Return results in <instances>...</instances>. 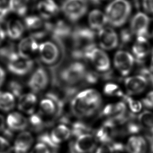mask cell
Segmentation results:
<instances>
[{"mask_svg": "<svg viewBox=\"0 0 153 153\" xmlns=\"http://www.w3.org/2000/svg\"><path fill=\"white\" fill-rule=\"evenodd\" d=\"M9 8L0 7V23L4 21L9 13Z\"/></svg>", "mask_w": 153, "mask_h": 153, "instance_id": "cell-43", "label": "cell"}, {"mask_svg": "<svg viewBox=\"0 0 153 153\" xmlns=\"http://www.w3.org/2000/svg\"><path fill=\"white\" fill-rule=\"evenodd\" d=\"M28 2L29 0H10L9 10L17 15L23 16L27 13Z\"/></svg>", "mask_w": 153, "mask_h": 153, "instance_id": "cell-28", "label": "cell"}, {"mask_svg": "<svg viewBox=\"0 0 153 153\" xmlns=\"http://www.w3.org/2000/svg\"><path fill=\"white\" fill-rule=\"evenodd\" d=\"M84 58L91 62L94 68L101 72L108 71L110 68V60L108 56L97 47H94L88 51Z\"/></svg>", "mask_w": 153, "mask_h": 153, "instance_id": "cell-7", "label": "cell"}, {"mask_svg": "<svg viewBox=\"0 0 153 153\" xmlns=\"http://www.w3.org/2000/svg\"><path fill=\"white\" fill-rule=\"evenodd\" d=\"M138 121L140 127L149 134V138L153 140V112L144 111L138 116Z\"/></svg>", "mask_w": 153, "mask_h": 153, "instance_id": "cell-26", "label": "cell"}, {"mask_svg": "<svg viewBox=\"0 0 153 153\" xmlns=\"http://www.w3.org/2000/svg\"><path fill=\"white\" fill-rule=\"evenodd\" d=\"M124 149L123 145L115 143H104L99 147L96 151V153H115L117 152H121Z\"/></svg>", "mask_w": 153, "mask_h": 153, "instance_id": "cell-32", "label": "cell"}, {"mask_svg": "<svg viewBox=\"0 0 153 153\" xmlns=\"http://www.w3.org/2000/svg\"><path fill=\"white\" fill-rule=\"evenodd\" d=\"M149 140H151V149H150V153H153V140H151L150 138H149Z\"/></svg>", "mask_w": 153, "mask_h": 153, "instance_id": "cell-49", "label": "cell"}, {"mask_svg": "<svg viewBox=\"0 0 153 153\" xmlns=\"http://www.w3.org/2000/svg\"><path fill=\"white\" fill-rule=\"evenodd\" d=\"M90 130L89 128L85 124L81 122H76L72 126V134L76 137H78L81 135L87 134Z\"/></svg>", "mask_w": 153, "mask_h": 153, "instance_id": "cell-34", "label": "cell"}, {"mask_svg": "<svg viewBox=\"0 0 153 153\" xmlns=\"http://www.w3.org/2000/svg\"><path fill=\"white\" fill-rule=\"evenodd\" d=\"M7 34L12 39H18L23 34V25L18 20H10L7 24Z\"/></svg>", "mask_w": 153, "mask_h": 153, "instance_id": "cell-27", "label": "cell"}, {"mask_svg": "<svg viewBox=\"0 0 153 153\" xmlns=\"http://www.w3.org/2000/svg\"><path fill=\"white\" fill-rule=\"evenodd\" d=\"M87 102L90 104L101 106L102 99L100 94L96 90L87 89L78 94Z\"/></svg>", "mask_w": 153, "mask_h": 153, "instance_id": "cell-29", "label": "cell"}, {"mask_svg": "<svg viewBox=\"0 0 153 153\" xmlns=\"http://www.w3.org/2000/svg\"><path fill=\"white\" fill-rule=\"evenodd\" d=\"M41 59L44 64L52 65L57 60L59 51L57 46L51 42L42 43L38 48Z\"/></svg>", "mask_w": 153, "mask_h": 153, "instance_id": "cell-13", "label": "cell"}, {"mask_svg": "<svg viewBox=\"0 0 153 153\" xmlns=\"http://www.w3.org/2000/svg\"><path fill=\"white\" fill-rule=\"evenodd\" d=\"M132 33L131 30H124L121 33V41L122 43L123 44H127V43L130 42V41L132 39Z\"/></svg>", "mask_w": 153, "mask_h": 153, "instance_id": "cell-41", "label": "cell"}, {"mask_svg": "<svg viewBox=\"0 0 153 153\" xmlns=\"http://www.w3.org/2000/svg\"><path fill=\"white\" fill-rule=\"evenodd\" d=\"M72 55L76 59L85 57V53L96 47L94 41L96 35L91 29L85 27H77L71 34Z\"/></svg>", "mask_w": 153, "mask_h": 153, "instance_id": "cell-1", "label": "cell"}, {"mask_svg": "<svg viewBox=\"0 0 153 153\" xmlns=\"http://www.w3.org/2000/svg\"><path fill=\"white\" fill-rule=\"evenodd\" d=\"M97 140L96 137L89 133L76 137L73 146V153H91L94 151Z\"/></svg>", "mask_w": 153, "mask_h": 153, "instance_id": "cell-12", "label": "cell"}, {"mask_svg": "<svg viewBox=\"0 0 153 153\" xmlns=\"http://www.w3.org/2000/svg\"><path fill=\"white\" fill-rule=\"evenodd\" d=\"M48 83V76L43 68H39L33 73L28 81V85L35 92L42 91Z\"/></svg>", "mask_w": 153, "mask_h": 153, "instance_id": "cell-15", "label": "cell"}, {"mask_svg": "<svg viewBox=\"0 0 153 153\" xmlns=\"http://www.w3.org/2000/svg\"><path fill=\"white\" fill-rule=\"evenodd\" d=\"M7 126L11 130L22 131L25 129L27 126V120L23 115L18 112L10 114L7 117Z\"/></svg>", "mask_w": 153, "mask_h": 153, "instance_id": "cell-24", "label": "cell"}, {"mask_svg": "<svg viewBox=\"0 0 153 153\" xmlns=\"http://www.w3.org/2000/svg\"><path fill=\"white\" fill-rule=\"evenodd\" d=\"M7 67L9 71L18 76H23L32 70L34 65L32 60L15 53L9 58Z\"/></svg>", "mask_w": 153, "mask_h": 153, "instance_id": "cell-6", "label": "cell"}, {"mask_svg": "<svg viewBox=\"0 0 153 153\" xmlns=\"http://www.w3.org/2000/svg\"><path fill=\"white\" fill-rule=\"evenodd\" d=\"M9 89L12 92L11 94L16 97L21 96L22 88L21 85L16 81H11L9 85Z\"/></svg>", "mask_w": 153, "mask_h": 153, "instance_id": "cell-36", "label": "cell"}, {"mask_svg": "<svg viewBox=\"0 0 153 153\" xmlns=\"http://www.w3.org/2000/svg\"><path fill=\"white\" fill-rule=\"evenodd\" d=\"M132 11V6L127 0H113L105 10L108 23L115 27L123 25Z\"/></svg>", "mask_w": 153, "mask_h": 153, "instance_id": "cell-2", "label": "cell"}, {"mask_svg": "<svg viewBox=\"0 0 153 153\" xmlns=\"http://www.w3.org/2000/svg\"><path fill=\"white\" fill-rule=\"evenodd\" d=\"M87 72L85 66L83 64L75 62L62 70L60 76L64 82L72 85L84 80Z\"/></svg>", "mask_w": 153, "mask_h": 153, "instance_id": "cell-4", "label": "cell"}, {"mask_svg": "<svg viewBox=\"0 0 153 153\" xmlns=\"http://www.w3.org/2000/svg\"><path fill=\"white\" fill-rule=\"evenodd\" d=\"M88 22L92 30H98L99 31L104 27L108 21L104 13L99 10L95 9L89 13Z\"/></svg>", "mask_w": 153, "mask_h": 153, "instance_id": "cell-21", "label": "cell"}, {"mask_svg": "<svg viewBox=\"0 0 153 153\" xmlns=\"http://www.w3.org/2000/svg\"><path fill=\"white\" fill-rule=\"evenodd\" d=\"M123 97L126 100V102L128 103L130 110L133 113L139 112L142 110V104L141 102L137 100H134L128 96L124 95Z\"/></svg>", "mask_w": 153, "mask_h": 153, "instance_id": "cell-35", "label": "cell"}, {"mask_svg": "<svg viewBox=\"0 0 153 153\" xmlns=\"http://www.w3.org/2000/svg\"><path fill=\"white\" fill-rule=\"evenodd\" d=\"M30 121L32 126L35 128H40L43 124V120L39 115L33 114L30 117Z\"/></svg>", "mask_w": 153, "mask_h": 153, "instance_id": "cell-39", "label": "cell"}, {"mask_svg": "<svg viewBox=\"0 0 153 153\" xmlns=\"http://www.w3.org/2000/svg\"><path fill=\"white\" fill-rule=\"evenodd\" d=\"M40 108L44 114L48 115H51L56 112L57 113H59L57 104L53 100L48 97L41 101Z\"/></svg>", "mask_w": 153, "mask_h": 153, "instance_id": "cell-31", "label": "cell"}, {"mask_svg": "<svg viewBox=\"0 0 153 153\" xmlns=\"http://www.w3.org/2000/svg\"><path fill=\"white\" fill-rule=\"evenodd\" d=\"M134 64V57L128 51H119L115 54V67L122 76H126L131 72Z\"/></svg>", "mask_w": 153, "mask_h": 153, "instance_id": "cell-9", "label": "cell"}, {"mask_svg": "<svg viewBox=\"0 0 153 153\" xmlns=\"http://www.w3.org/2000/svg\"><path fill=\"white\" fill-rule=\"evenodd\" d=\"M38 12L44 19H48L57 14L59 8L53 0H43L37 5Z\"/></svg>", "mask_w": 153, "mask_h": 153, "instance_id": "cell-20", "label": "cell"}, {"mask_svg": "<svg viewBox=\"0 0 153 153\" xmlns=\"http://www.w3.org/2000/svg\"><path fill=\"white\" fill-rule=\"evenodd\" d=\"M143 103L147 108L153 109V91L147 94L146 97L143 99Z\"/></svg>", "mask_w": 153, "mask_h": 153, "instance_id": "cell-40", "label": "cell"}, {"mask_svg": "<svg viewBox=\"0 0 153 153\" xmlns=\"http://www.w3.org/2000/svg\"><path fill=\"white\" fill-rule=\"evenodd\" d=\"M30 153H51V152L46 145L39 142L35 145Z\"/></svg>", "mask_w": 153, "mask_h": 153, "instance_id": "cell-37", "label": "cell"}, {"mask_svg": "<svg viewBox=\"0 0 153 153\" xmlns=\"http://www.w3.org/2000/svg\"><path fill=\"white\" fill-rule=\"evenodd\" d=\"M146 141L140 136L131 137L126 144V149L129 153H146Z\"/></svg>", "mask_w": 153, "mask_h": 153, "instance_id": "cell-23", "label": "cell"}, {"mask_svg": "<svg viewBox=\"0 0 153 153\" xmlns=\"http://www.w3.org/2000/svg\"><path fill=\"white\" fill-rule=\"evenodd\" d=\"M124 83L128 94H136L144 91L149 82L146 78L140 74L128 77L125 79Z\"/></svg>", "mask_w": 153, "mask_h": 153, "instance_id": "cell-14", "label": "cell"}, {"mask_svg": "<svg viewBox=\"0 0 153 153\" xmlns=\"http://www.w3.org/2000/svg\"><path fill=\"white\" fill-rule=\"evenodd\" d=\"M91 2L94 3V4H100L101 3L104 2L106 0H90Z\"/></svg>", "mask_w": 153, "mask_h": 153, "instance_id": "cell-47", "label": "cell"}, {"mask_svg": "<svg viewBox=\"0 0 153 153\" xmlns=\"http://www.w3.org/2000/svg\"><path fill=\"white\" fill-rule=\"evenodd\" d=\"M5 126L4 118L2 115L0 114V131L4 129Z\"/></svg>", "mask_w": 153, "mask_h": 153, "instance_id": "cell-46", "label": "cell"}, {"mask_svg": "<svg viewBox=\"0 0 153 153\" xmlns=\"http://www.w3.org/2000/svg\"><path fill=\"white\" fill-rule=\"evenodd\" d=\"M5 78V72L4 70L0 67V87L2 85Z\"/></svg>", "mask_w": 153, "mask_h": 153, "instance_id": "cell-44", "label": "cell"}, {"mask_svg": "<svg viewBox=\"0 0 153 153\" xmlns=\"http://www.w3.org/2000/svg\"><path fill=\"white\" fill-rule=\"evenodd\" d=\"M11 145L4 137L0 136V153H10Z\"/></svg>", "mask_w": 153, "mask_h": 153, "instance_id": "cell-38", "label": "cell"}, {"mask_svg": "<svg viewBox=\"0 0 153 153\" xmlns=\"http://www.w3.org/2000/svg\"><path fill=\"white\" fill-rule=\"evenodd\" d=\"M149 25V19L148 16L142 12L136 13L132 18L131 22L130 30L133 35L137 37H146Z\"/></svg>", "mask_w": 153, "mask_h": 153, "instance_id": "cell-11", "label": "cell"}, {"mask_svg": "<svg viewBox=\"0 0 153 153\" xmlns=\"http://www.w3.org/2000/svg\"><path fill=\"white\" fill-rule=\"evenodd\" d=\"M5 2V0H0V7L2 3H4Z\"/></svg>", "mask_w": 153, "mask_h": 153, "instance_id": "cell-50", "label": "cell"}, {"mask_svg": "<svg viewBox=\"0 0 153 153\" xmlns=\"http://www.w3.org/2000/svg\"><path fill=\"white\" fill-rule=\"evenodd\" d=\"M33 141V137L30 132H22L15 140L14 151L17 153H26L32 146Z\"/></svg>", "mask_w": 153, "mask_h": 153, "instance_id": "cell-18", "label": "cell"}, {"mask_svg": "<svg viewBox=\"0 0 153 153\" xmlns=\"http://www.w3.org/2000/svg\"><path fill=\"white\" fill-rule=\"evenodd\" d=\"M104 94L111 96L123 97V92L118 85L114 83H108L104 88Z\"/></svg>", "mask_w": 153, "mask_h": 153, "instance_id": "cell-33", "label": "cell"}, {"mask_svg": "<svg viewBox=\"0 0 153 153\" xmlns=\"http://www.w3.org/2000/svg\"><path fill=\"white\" fill-rule=\"evenodd\" d=\"M15 98L10 92L0 91V110L9 111L15 106Z\"/></svg>", "mask_w": 153, "mask_h": 153, "instance_id": "cell-30", "label": "cell"}, {"mask_svg": "<svg viewBox=\"0 0 153 153\" xmlns=\"http://www.w3.org/2000/svg\"><path fill=\"white\" fill-rule=\"evenodd\" d=\"M70 134V129L65 125L61 124L53 128L51 131L50 137L53 143L58 145L68 140Z\"/></svg>", "mask_w": 153, "mask_h": 153, "instance_id": "cell-25", "label": "cell"}, {"mask_svg": "<svg viewBox=\"0 0 153 153\" xmlns=\"http://www.w3.org/2000/svg\"><path fill=\"white\" fill-rule=\"evenodd\" d=\"M25 24L35 39L44 37L51 31V23L43 21L41 18L35 15L29 16L25 19Z\"/></svg>", "mask_w": 153, "mask_h": 153, "instance_id": "cell-5", "label": "cell"}, {"mask_svg": "<svg viewBox=\"0 0 153 153\" xmlns=\"http://www.w3.org/2000/svg\"><path fill=\"white\" fill-rule=\"evenodd\" d=\"M37 103V97L33 94H23L19 98L18 108L28 114H33Z\"/></svg>", "mask_w": 153, "mask_h": 153, "instance_id": "cell-22", "label": "cell"}, {"mask_svg": "<svg viewBox=\"0 0 153 153\" xmlns=\"http://www.w3.org/2000/svg\"><path fill=\"white\" fill-rule=\"evenodd\" d=\"M87 0H64L62 11L70 21H78L85 15L88 10Z\"/></svg>", "mask_w": 153, "mask_h": 153, "instance_id": "cell-3", "label": "cell"}, {"mask_svg": "<svg viewBox=\"0 0 153 153\" xmlns=\"http://www.w3.org/2000/svg\"><path fill=\"white\" fill-rule=\"evenodd\" d=\"M149 71L153 73V56L152 58V59H151V64H150V68H149Z\"/></svg>", "mask_w": 153, "mask_h": 153, "instance_id": "cell-48", "label": "cell"}, {"mask_svg": "<svg viewBox=\"0 0 153 153\" xmlns=\"http://www.w3.org/2000/svg\"><path fill=\"white\" fill-rule=\"evenodd\" d=\"M38 44L35 38L28 37L21 41L18 47L19 54L24 57L30 58V56L38 49Z\"/></svg>", "mask_w": 153, "mask_h": 153, "instance_id": "cell-19", "label": "cell"}, {"mask_svg": "<svg viewBox=\"0 0 153 153\" xmlns=\"http://www.w3.org/2000/svg\"><path fill=\"white\" fill-rule=\"evenodd\" d=\"M142 2L145 10L153 15V0H142Z\"/></svg>", "mask_w": 153, "mask_h": 153, "instance_id": "cell-42", "label": "cell"}, {"mask_svg": "<svg viewBox=\"0 0 153 153\" xmlns=\"http://www.w3.org/2000/svg\"><path fill=\"white\" fill-rule=\"evenodd\" d=\"M5 37V33L2 28L0 26V44L2 43Z\"/></svg>", "mask_w": 153, "mask_h": 153, "instance_id": "cell-45", "label": "cell"}, {"mask_svg": "<svg viewBox=\"0 0 153 153\" xmlns=\"http://www.w3.org/2000/svg\"><path fill=\"white\" fill-rule=\"evenodd\" d=\"M150 49V44L146 37L139 36L133 45L132 52L136 59L141 62L149 53Z\"/></svg>", "mask_w": 153, "mask_h": 153, "instance_id": "cell-17", "label": "cell"}, {"mask_svg": "<svg viewBox=\"0 0 153 153\" xmlns=\"http://www.w3.org/2000/svg\"><path fill=\"white\" fill-rule=\"evenodd\" d=\"M50 33L53 39L60 44H62L63 47V42L71 35V30L67 24L59 20L55 24H51Z\"/></svg>", "mask_w": 153, "mask_h": 153, "instance_id": "cell-16", "label": "cell"}, {"mask_svg": "<svg viewBox=\"0 0 153 153\" xmlns=\"http://www.w3.org/2000/svg\"><path fill=\"white\" fill-rule=\"evenodd\" d=\"M98 38L100 46L105 50L114 49L119 43L117 33L110 27H104L99 30Z\"/></svg>", "mask_w": 153, "mask_h": 153, "instance_id": "cell-10", "label": "cell"}, {"mask_svg": "<svg viewBox=\"0 0 153 153\" xmlns=\"http://www.w3.org/2000/svg\"><path fill=\"white\" fill-rule=\"evenodd\" d=\"M100 107L87 102L78 94L72 100L71 104L72 112L76 116L79 117L91 116Z\"/></svg>", "mask_w": 153, "mask_h": 153, "instance_id": "cell-8", "label": "cell"}]
</instances>
